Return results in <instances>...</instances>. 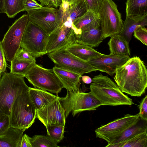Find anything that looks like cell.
Masks as SVG:
<instances>
[{
    "mask_svg": "<svg viewBox=\"0 0 147 147\" xmlns=\"http://www.w3.org/2000/svg\"><path fill=\"white\" fill-rule=\"evenodd\" d=\"M126 5L127 16L147 14V0H126Z\"/></svg>",
    "mask_w": 147,
    "mask_h": 147,
    "instance_id": "cell-26",
    "label": "cell"
},
{
    "mask_svg": "<svg viewBox=\"0 0 147 147\" xmlns=\"http://www.w3.org/2000/svg\"><path fill=\"white\" fill-rule=\"evenodd\" d=\"M27 12L29 21L38 26L49 34L62 24L61 13L59 9L44 6Z\"/></svg>",
    "mask_w": 147,
    "mask_h": 147,
    "instance_id": "cell-12",
    "label": "cell"
},
{
    "mask_svg": "<svg viewBox=\"0 0 147 147\" xmlns=\"http://www.w3.org/2000/svg\"><path fill=\"white\" fill-rule=\"evenodd\" d=\"M140 119L139 113L135 115L127 114L123 117L96 129V137L109 143L119 136L126 129L136 123Z\"/></svg>",
    "mask_w": 147,
    "mask_h": 147,
    "instance_id": "cell-11",
    "label": "cell"
},
{
    "mask_svg": "<svg viewBox=\"0 0 147 147\" xmlns=\"http://www.w3.org/2000/svg\"><path fill=\"white\" fill-rule=\"evenodd\" d=\"M59 97L43 108L36 111V118L46 127L55 124L65 125V111Z\"/></svg>",
    "mask_w": 147,
    "mask_h": 147,
    "instance_id": "cell-14",
    "label": "cell"
},
{
    "mask_svg": "<svg viewBox=\"0 0 147 147\" xmlns=\"http://www.w3.org/2000/svg\"><path fill=\"white\" fill-rule=\"evenodd\" d=\"M28 92L36 111L43 108L59 97L36 88L29 87Z\"/></svg>",
    "mask_w": 147,
    "mask_h": 147,
    "instance_id": "cell-20",
    "label": "cell"
},
{
    "mask_svg": "<svg viewBox=\"0 0 147 147\" xmlns=\"http://www.w3.org/2000/svg\"><path fill=\"white\" fill-rule=\"evenodd\" d=\"M1 73L0 72V80L1 78Z\"/></svg>",
    "mask_w": 147,
    "mask_h": 147,
    "instance_id": "cell-44",
    "label": "cell"
},
{
    "mask_svg": "<svg viewBox=\"0 0 147 147\" xmlns=\"http://www.w3.org/2000/svg\"><path fill=\"white\" fill-rule=\"evenodd\" d=\"M90 92L102 105H131L132 99L124 94L117 85L107 76L101 73L92 78Z\"/></svg>",
    "mask_w": 147,
    "mask_h": 147,
    "instance_id": "cell-2",
    "label": "cell"
},
{
    "mask_svg": "<svg viewBox=\"0 0 147 147\" xmlns=\"http://www.w3.org/2000/svg\"><path fill=\"white\" fill-rule=\"evenodd\" d=\"M81 78L83 82L85 84H90L92 82V79L88 76L82 75Z\"/></svg>",
    "mask_w": 147,
    "mask_h": 147,
    "instance_id": "cell-41",
    "label": "cell"
},
{
    "mask_svg": "<svg viewBox=\"0 0 147 147\" xmlns=\"http://www.w3.org/2000/svg\"><path fill=\"white\" fill-rule=\"evenodd\" d=\"M111 38L108 43L110 54L119 56L130 55L129 42L123 37L118 34Z\"/></svg>",
    "mask_w": 147,
    "mask_h": 147,
    "instance_id": "cell-25",
    "label": "cell"
},
{
    "mask_svg": "<svg viewBox=\"0 0 147 147\" xmlns=\"http://www.w3.org/2000/svg\"><path fill=\"white\" fill-rule=\"evenodd\" d=\"M25 129L9 127L0 135V147H19Z\"/></svg>",
    "mask_w": 147,
    "mask_h": 147,
    "instance_id": "cell-23",
    "label": "cell"
},
{
    "mask_svg": "<svg viewBox=\"0 0 147 147\" xmlns=\"http://www.w3.org/2000/svg\"><path fill=\"white\" fill-rule=\"evenodd\" d=\"M63 0L68 3L69 4V5H70L71 4H72V3H73L74 2L76 1L77 0Z\"/></svg>",
    "mask_w": 147,
    "mask_h": 147,
    "instance_id": "cell-43",
    "label": "cell"
},
{
    "mask_svg": "<svg viewBox=\"0 0 147 147\" xmlns=\"http://www.w3.org/2000/svg\"><path fill=\"white\" fill-rule=\"evenodd\" d=\"M134 36L144 45H147V29L145 26L141 27L134 32Z\"/></svg>",
    "mask_w": 147,
    "mask_h": 147,
    "instance_id": "cell-32",
    "label": "cell"
},
{
    "mask_svg": "<svg viewBox=\"0 0 147 147\" xmlns=\"http://www.w3.org/2000/svg\"><path fill=\"white\" fill-rule=\"evenodd\" d=\"M67 91L65 97L59 98L65 110L66 119L71 112L74 117L81 112L95 110L102 105L90 92L85 93L80 90Z\"/></svg>",
    "mask_w": 147,
    "mask_h": 147,
    "instance_id": "cell-5",
    "label": "cell"
},
{
    "mask_svg": "<svg viewBox=\"0 0 147 147\" xmlns=\"http://www.w3.org/2000/svg\"><path fill=\"white\" fill-rule=\"evenodd\" d=\"M88 11L98 13L103 0H83Z\"/></svg>",
    "mask_w": 147,
    "mask_h": 147,
    "instance_id": "cell-33",
    "label": "cell"
},
{
    "mask_svg": "<svg viewBox=\"0 0 147 147\" xmlns=\"http://www.w3.org/2000/svg\"><path fill=\"white\" fill-rule=\"evenodd\" d=\"M5 0H0V13H4V4Z\"/></svg>",
    "mask_w": 147,
    "mask_h": 147,
    "instance_id": "cell-42",
    "label": "cell"
},
{
    "mask_svg": "<svg viewBox=\"0 0 147 147\" xmlns=\"http://www.w3.org/2000/svg\"><path fill=\"white\" fill-rule=\"evenodd\" d=\"M53 69L67 91L80 90L79 86L82 75L55 66Z\"/></svg>",
    "mask_w": 147,
    "mask_h": 147,
    "instance_id": "cell-17",
    "label": "cell"
},
{
    "mask_svg": "<svg viewBox=\"0 0 147 147\" xmlns=\"http://www.w3.org/2000/svg\"><path fill=\"white\" fill-rule=\"evenodd\" d=\"M76 34L72 24L65 22L49 34L47 54L54 52L75 43Z\"/></svg>",
    "mask_w": 147,
    "mask_h": 147,
    "instance_id": "cell-13",
    "label": "cell"
},
{
    "mask_svg": "<svg viewBox=\"0 0 147 147\" xmlns=\"http://www.w3.org/2000/svg\"><path fill=\"white\" fill-rule=\"evenodd\" d=\"M114 79L123 92L139 97L147 87V69L144 62L137 56L130 58L116 70Z\"/></svg>",
    "mask_w": 147,
    "mask_h": 147,
    "instance_id": "cell-1",
    "label": "cell"
},
{
    "mask_svg": "<svg viewBox=\"0 0 147 147\" xmlns=\"http://www.w3.org/2000/svg\"><path fill=\"white\" fill-rule=\"evenodd\" d=\"M147 131V121L140 120L125 131L119 136L109 143L106 147H120L123 142L135 136Z\"/></svg>",
    "mask_w": 147,
    "mask_h": 147,
    "instance_id": "cell-19",
    "label": "cell"
},
{
    "mask_svg": "<svg viewBox=\"0 0 147 147\" xmlns=\"http://www.w3.org/2000/svg\"><path fill=\"white\" fill-rule=\"evenodd\" d=\"M66 49L77 57L87 61L103 55L90 46L77 42L69 45Z\"/></svg>",
    "mask_w": 147,
    "mask_h": 147,
    "instance_id": "cell-21",
    "label": "cell"
},
{
    "mask_svg": "<svg viewBox=\"0 0 147 147\" xmlns=\"http://www.w3.org/2000/svg\"><path fill=\"white\" fill-rule=\"evenodd\" d=\"M31 138L26 134L23 135L20 142L19 147H32L31 142Z\"/></svg>",
    "mask_w": 147,
    "mask_h": 147,
    "instance_id": "cell-39",
    "label": "cell"
},
{
    "mask_svg": "<svg viewBox=\"0 0 147 147\" xmlns=\"http://www.w3.org/2000/svg\"><path fill=\"white\" fill-rule=\"evenodd\" d=\"M100 26L98 13L87 11L84 14L75 20L72 27L76 35L81 32V29L86 27Z\"/></svg>",
    "mask_w": 147,
    "mask_h": 147,
    "instance_id": "cell-24",
    "label": "cell"
},
{
    "mask_svg": "<svg viewBox=\"0 0 147 147\" xmlns=\"http://www.w3.org/2000/svg\"><path fill=\"white\" fill-rule=\"evenodd\" d=\"M147 25V14L140 16H126L121 30L119 34L129 42L134 31L138 28Z\"/></svg>",
    "mask_w": 147,
    "mask_h": 147,
    "instance_id": "cell-18",
    "label": "cell"
},
{
    "mask_svg": "<svg viewBox=\"0 0 147 147\" xmlns=\"http://www.w3.org/2000/svg\"><path fill=\"white\" fill-rule=\"evenodd\" d=\"M9 127L26 129L30 127L36 118V111L28 91L15 99L9 115Z\"/></svg>",
    "mask_w": 147,
    "mask_h": 147,
    "instance_id": "cell-4",
    "label": "cell"
},
{
    "mask_svg": "<svg viewBox=\"0 0 147 147\" xmlns=\"http://www.w3.org/2000/svg\"><path fill=\"white\" fill-rule=\"evenodd\" d=\"M97 13L103 40L119 33L123 23L117 6L112 0H103Z\"/></svg>",
    "mask_w": 147,
    "mask_h": 147,
    "instance_id": "cell-6",
    "label": "cell"
},
{
    "mask_svg": "<svg viewBox=\"0 0 147 147\" xmlns=\"http://www.w3.org/2000/svg\"><path fill=\"white\" fill-rule=\"evenodd\" d=\"M32 147H57V143L48 136L35 135L31 138Z\"/></svg>",
    "mask_w": 147,
    "mask_h": 147,
    "instance_id": "cell-30",
    "label": "cell"
},
{
    "mask_svg": "<svg viewBox=\"0 0 147 147\" xmlns=\"http://www.w3.org/2000/svg\"><path fill=\"white\" fill-rule=\"evenodd\" d=\"M103 41L100 26L82 28L80 34L76 35L75 43L96 47H98Z\"/></svg>",
    "mask_w": 147,
    "mask_h": 147,
    "instance_id": "cell-16",
    "label": "cell"
},
{
    "mask_svg": "<svg viewBox=\"0 0 147 147\" xmlns=\"http://www.w3.org/2000/svg\"><path fill=\"white\" fill-rule=\"evenodd\" d=\"M9 127V115L0 114V135L4 132Z\"/></svg>",
    "mask_w": 147,
    "mask_h": 147,
    "instance_id": "cell-36",
    "label": "cell"
},
{
    "mask_svg": "<svg viewBox=\"0 0 147 147\" xmlns=\"http://www.w3.org/2000/svg\"><path fill=\"white\" fill-rule=\"evenodd\" d=\"M26 0H5L4 13L10 18H13L19 13L24 11V3Z\"/></svg>",
    "mask_w": 147,
    "mask_h": 147,
    "instance_id": "cell-28",
    "label": "cell"
},
{
    "mask_svg": "<svg viewBox=\"0 0 147 147\" xmlns=\"http://www.w3.org/2000/svg\"></svg>",
    "mask_w": 147,
    "mask_h": 147,
    "instance_id": "cell-45",
    "label": "cell"
},
{
    "mask_svg": "<svg viewBox=\"0 0 147 147\" xmlns=\"http://www.w3.org/2000/svg\"><path fill=\"white\" fill-rule=\"evenodd\" d=\"M65 126L59 124L49 125L46 127L47 135L57 143H59L64 138Z\"/></svg>",
    "mask_w": 147,
    "mask_h": 147,
    "instance_id": "cell-31",
    "label": "cell"
},
{
    "mask_svg": "<svg viewBox=\"0 0 147 147\" xmlns=\"http://www.w3.org/2000/svg\"><path fill=\"white\" fill-rule=\"evenodd\" d=\"M11 62L10 72L24 77L36 64V60H20L14 59Z\"/></svg>",
    "mask_w": 147,
    "mask_h": 147,
    "instance_id": "cell-27",
    "label": "cell"
},
{
    "mask_svg": "<svg viewBox=\"0 0 147 147\" xmlns=\"http://www.w3.org/2000/svg\"><path fill=\"white\" fill-rule=\"evenodd\" d=\"M140 119L147 121V96L146 95L142 100L139 106Z\"/></svg>",
    "mask_w": 147,
    "mask_h": 147,
    "instance_id": "cell-34",
    "label": "cell"
},
{
    "mask_svg": "<svg viewBox=\"0 0 147 147\" xmlns=\"http://www.w3.org/2000/svg\"><path fill=\"white\" fill-rule=\"evenodd\" d=\"M28 21V14L23 15L9 27L5 34L1 42L7 61L11 62L21 48V40Z\"/></svg>",
    "mask_w": 147,
    "mask_h": 147,
    "instance_id": "cell-9",
    "label": "cell"
},
{
    "mask_svg": "<svg viewBox=\"0 0 147 147\" xmlns=\"http://www.w3.org/2000/svg\"><path fill=\"white\" fill-rule=\"evenodd\" d=\"M49 34L36 24L28 21L21 40L20 47L35 58L47 54Z\"/></svg>",
    "mask_w": 147,
    "mask_h": 147,
    "instance_id": "cell-7",
    "label": "cell"
},
{
    "mask_svg": "<svg viewBox=\"0 0 147 147\" xmlns=\"http://www.w3.org/2000/svg\"><path fill=\"white\" fill-rule=\"evenodd\" d=\"M48 56L55 66L82 75L97 71L88 61L77 57L69 52L66 48L48 53Z\"/></svg>",
    "mask_w": 147,
    "mask_h": 147,
    "instance_id": "cell-10",
    "label": "cell"
},
{
    "mask_svg": "<svg viewBox=\"0 0 147 147\" xmlns=\"http://www.w3.org/2000/svg\"><path fill=\"white\" fill-rule=\"evenodd\" d=\"M24 5V11H26L35 10L42 7L34 0H26Z\"/></svg>",
    "mask_w": 147,
    "mask_h": 147,
    "instance_id": "cell-37",
    "label": "cell"
},
{
    "mask_svg": "<svg viewBox=\"0 0 147 147\" xmlns=\"http://www.w3.org/2000/svg\"><path fill=\"white\" fill-rule=\"evenodd\" d=\"M24 77L11 72L3 74L0 80V114L9 115L16 98L28 91Z\"/></svg>",
    "mask_w": 147,
    "mask_h": 147,
    "instance_id": "cell-3",
    "label": "cell"
},
{
    "mask_svg": "<svg viewBox=\"0 0 147 147\" xmlns=\"http://www.w3.org/2000/svg\"><path fill=\"white\" fill-rule=\"evenodd\" d=\"M130 58L128 56L103 54L88 62L97 71L112 76L115 74L117 68L124 64Z\"/></svg>",
    "mask_w": 147,
    "mask_h": 147,
    "instance_id": "cell-15",
    "label": "cell"
},
{
    "mask_svg": "<svg viewBox=\"0 0 147 147\" xmlns=\"http://www.w3.org/2000/svg\"><path fill=\"white\" fill-rule=\"evenodd\" d=\"M25 77L34 87L55 94L57 96L63 88L53 69L45 68L36 64Z\"/></svg>",
    "mask_w": 147,
    "mask_h": 147,
    "instance_id": "cell-8",
    "label": "cell"
},
{
    "mask_svg": "<svg viewBox=\"0 0 147 147\" xmlns=\"http://www.w3.org/2000/svg\"><path fill=\"white\" fill-rule=\"evenodd\" d=\"M42 7L49 6L57 8L62 3V0H39Z\"/></svg>",
    "mask_w": 147,
    "mask_h": 147,
    "instance_id": "cell-38",
    "label": "cell"
},
{
    "mask_svg": "<svg viewBox=\"0 0 147 147\" xmlns=\"http://www.w3.org/2000/svg\"><path fill=\"white\" fill-rule=\"evenodd\" d=\"M59 10L61 13L62 24L67 22L72 24L75 20L88 11L83 0H77L69 5L64 12Z\"/></svg>",
    "mask_w": 147,
    "mask_h": 147,
    "instance_id": "cell-22",
    "label": "cell"
},
{
    "mask_svg": "<svg viewBox=\"0 0 147 147\" xmlns=\"http://www.w3.org/2000/svg\"><path fill=\"white\" fill-rule=\"evenodd\" d=\"M14 59L20 60H36L27 51L21 48L17 52Z\"/></svg>",
    "mask_w": 147,
    "mask_h": 147,
    "instance_id": "cell-35",
    "label": "cell"
},
{
    "mask_svg": "<svg viewBox=\"0 0 147 147\" xmlns=\"http://www.w3.org/2000/svg\"><path fill=\"white\" fill-rule=\"evenodd\" d=\"M0 61L5 68L7 66L4 52L2 48L1 41L0 40Z\"/></svg>",
    "mask_w": 147,
    "mask_h": 147,
    "instance_id": "cell-40",
    "label": "cell"
},
{
    "mask_svg": "<svg viewBox=\"0 0 147 147\" xmlns=\"http://www.w3.org/2000/svg\"><path fill=\"white\" fill-rule=\"evenodd\" d=\"M120 147H147V131L139 134L123 142Z\"/></svg>",
    "mask_w": 147,
    "mask_h": 147,
    "instance_id": "cell-29",
    "label": "cell"
}]
</instances>
